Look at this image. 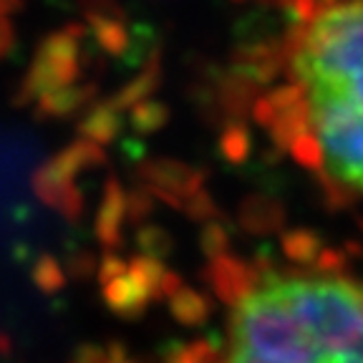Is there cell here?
Instances as JSON below:
<instances>
[{
  "mask_svg": "<svg viewBox=\"0 0 363 363\" xmlns=\"http://www.w3.org/2000/svg\"><path fill=\"white\" fill-rule=\"evenodd\" d=\"M222 363H363V288L272 275L235 303Z\"/></svg>",
  "mask_w": 363,
  "mask_h": 363,
  "instance_id": "cell-1",
  "label": "cell"
},
{
  "mask_svg": "<svg viewBox=\"0 0 363 363\" xmlns=\"http://www.w3.org/2000/svg\"><path fill=\"white\" fill-rule=\"evenodd\" d=\"M295 74L328 177L363 192V0L330 6L315 18L295 56Z\"/></svg>",
  "mask_w": 363,
  "mask_h": 363,
  "instance_id": "cell-2",
  "label": "cell"
}]
</instances>
